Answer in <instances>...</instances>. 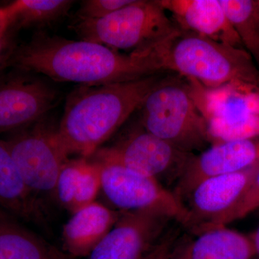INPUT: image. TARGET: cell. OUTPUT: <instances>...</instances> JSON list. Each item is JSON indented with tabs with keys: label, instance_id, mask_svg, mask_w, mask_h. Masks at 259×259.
I'll return each mask as SVG.
<instances>
[{
	"label": "cell",
	"instance_id": "obj_1",
	"mask_svg": "<svg viewBox=\"0 0 259 259\" xmlns=\"http://www.w3.org/2000/svg\"><path fill=\"white\" fill-rule=\"evenodd\" d=\"M8 67L85 86L122 82L162 72L148 56L125 55L97 42L68 40L44 32L17 47Z\"/></svg>",
	"mask_w": 259,
	"mask_h": 259
},
{
	"label": "cell",
	"instance_id": "obj_2",
	"mask_svg": "<svg viewBox=\"0 0 259 259\" xmlns=\"http://www.w3.org/2000/svg\"><path fill=\"white\" fill-rule=\"evenodd\" d=\"M162 71L130 81L79 85L66 100L57 134L68 155L93 156L156 87L169 77Z\"/></svg>",
	"mask_w": 259,
	"mask_h": 259
},
{
	"label": "cell",
	"instance_id": "obj_3",
	"mask_svg": "<svg viewBox=\"0 0 259 259\" xmlns=\"http://www.w3.org/2000/svg\"><path fill=\"white\" fill-rule=\"evenodd\" d=\"M159 71L177 73L207 88L233 81L259 87V69L244 49L179 28L156 47L141 51Z\"/></svg>",
	"mask_w": 259,
	"mask_h": 259
},
{
	"label": "cell",
	"instance_id": "obj_4",
	"mask_svg": "<svg viewBox=\"0 0 259 259\" xmlns=\"http://www.w3.org/2000/svg\"><path fill=\"white\" fill-rule=\"evenodd\" d=\"M140 124L148 132L185 152L212 146L207 120L191 97L186 81L170 76L140 107Z\"/></svg>",
	"mask_w": 259,
	"mask_h": 259
},
{
	"label": "cell",
	"instance_id": "obj_5",
	"mask_svg": "<svg viewBox=\"0 0 259 259\" xmlns=\"http://www.w3.org/2000/svg\"><path fill=\"white\" fill-rule=\"evenodd\" d=\"M71 27L81 40L131 52L151 49L179 30L159 0H134L100 20H75Z\"/></svg>",
	"mask_w": 259,
	"mask_h": 259
},
{
	"label": "cell",
	"instance_id": "obj_6",
	"mask_svg": "<svg viewBox=\"0 0 259 259\" xmlns=\"http://www.w3.org/2000/svg\"><path fill=\"white\" fill-rule=\"evenodd\" d=\"M195 153L181 151L141 125L110 147L95 152V161L110 162L152 177L175 188ZM173 188V189H174Z\"/></svg>",
	"mask_w": 259,
	"mask_h": 259
},
{
	"label": "cell",
	"instance_id": "obj_7",
	"mask_svg": "<svg viewBox=\"0 0 259 259\" xmlns=\"http://www.w3.org/2000/svg\"><path fill=\"white\" fill-rule=\"evenodd\" d=\"M95 161L101 167V190L119 212L151 211L160 213L187 229L188 212L173 191L152 177L122 165Z\"/></svg>",
	"mask_w": 259,
	"mask_h": 259
},
{
	"label": "cell",
	"instance_id": "obj_8",
	"mask_svg": "<svg viewBox=\"0 0 259 259\" xmlns=\"http://www.w3.org/2000/svg\"><path fill=\"white\" fill-rule=\"evenodd\" d=\"M31 126V125H30ZM5 140L20 176L35 197L55 196L56 182L68 155L57 129L40 120Z\"/></svg>",
	"mask_w": 259,
	"mask_h": 259
},
{
	"label": "cell",
	"instance_id": "obj_9",
	"mask_svg": "<svg viewBox=\"0 0 259 259\" xmlns=\"http://www.w3.org/2000/svg\"><path fill=\"white\" fill-rule=\"evenodd\" d=\"M0 73V134L33 125L52 109L57 91L38 74L13 68Z\"/></svg>",
	"mask_w": 259,
	"mask_h": 259
},
{
	"label": "cell",
	"instance_id": "obj_10",
	"mask_svg": "<svg viewBox=\"0 0 259 259\" xmlns=\"http://www.w3.org/2000/svg\"><path fill=\"white\" fill-rule=\"evenodd\" d=\"M259 169V163L243 171L220 175L199 182L183 203L189 215L187 229L197 233L220 226L249 187Z\"/></svg>",
	"mask_w": 259,
	"mask_h": 259
},
{
	"label": "cell",
	"instance_id": "obj_11",
	"mask_svg": "<svg viewBox=\"0 0 259 259\" xmlns=\"http://www.w3.org/2000/svg\"><path fill=\"white\" fill-rule=\"evenodd\" d=\"M174 221L151 211L120 212L118 221L89 259H142Z\"/></svg>",
	"mask_w": 259,
	"mask_h": 259
},
{
	"label": "cell",
	"instance_id": "obj_12",
	"mask_svg": "<svg viewBox=\"0 0 259 259\" xmlns=\"http://www.w3.org/2000/svg\"><path fill=\"white\" fill-rule=\"evenodd\" d=\"M259 163V139L212 145L194 154L174 193L183 202L199 182L210 177L243 171Z\"/></svg>",
	"mask_w": 259,
	"mask_h": 259
},
{
	"label": "cell",
	"instance_id": "obj_13",
	"mask_svg": "<svg viewBox=\"0 0 259 259\" xmlns=\"http://www.w3.org/2000/svg\"><path fill=\"white\" fill-rule=\"evenodd\" d=\"M191 97L207 122L233 121L259 115V87L233 81L215 88H207L185 79Z\"/></svg>",
	"mask_w": 259,
	"mask_h": 259
},
{
	"label": "cell",
	"instance_id": "obj_14",
	"mask_svg": "<svg viewBox=\"0 0 259 259\" xmlns=\"http://www.w3.org/2000/svg\"><path fill=\"white\" fill-rule=\"evenodd\" d=\"M179 28L244 49L220 0H159ZM245 50V49H244Z\"/></svg>",
	"mask_w": 259,
	"mask_h": 259
},
{
	"label": "cell",
	"instance_id": "obj_15",
	"mask_svg": "<svg viewBox=\"0 0 259 259\" xmlns=\"http://www.w3.org/2000/svg\"><path fill=\"white\" fill-rule=\"evenodd\" d=\"M250 236L227 226H214L177 238L170 259H253Z\"/></svg>",
	"mask_w": 259,
	"mask_h": 259
},
{
	"label": "cell",
	"instance_id": "obj_16",
	"mask_svg": "<svg viewBox=\"0 0 259 259\" xmlns=\"http://www.w3.org/2000/svg\"><path fill=\"white\" fill-rule=\"evenodd\" d=\"M120 212L95 202L76 211L62 232L65 249L76 257L89 255L113 228Z\"/></svg>",
	"mask_w": 259,
	"mask_h": 259
},
{
	"label": "cell",
	"instance_id": "obj_17",
	"mask_svg": "<svg viewBox=\"0 0 259 259\" xmlns=\"http://www.w3.org/2000/svg\"><path fill=\"white\" fill-rule=\"evenodd\" d=\"M0 204L26 221L40 225L44 215L38 199L20 176L6 141L0 139Z\"/></svg>",
	"mask_w": 259,
	"mask_h": 259
},
{
	"label": "cell",
	"instance_id": "obj_18",
	"mask_svg": "<svg viewBox=\"0 0 259 259\" xmlns=\"http://www.w3.org/2000/svg\"><path fill=\"white\" fill-rule=\"evenodd\" d=\"M0 259H68L55 247L0 217Z\"/></svg>",
	"mask_w": 259,
	"mask_h": 259
},
{
	"label": "cell",
	"instance_id": "obj_19",
	"mask_svg": "<svg viewBox=\"0 0 259 259\" xmlns=\"http://www.w3.org/2000/svg\"><path fill=\"white\" fill-rule=\"evenodd\" d=\"M74 1L17 0L5 7L7 16L18 30L40 28L55 23L68 14Z\"/></svg>",
	"mask_w": 259,
	"mask_h": 259
},
{
	"label": "cell",
	"instance_id": "obj_20",
	"mask_svg": "<svg viewBox=\"0 0 259 259\" xmlns=\"http://www.w3.org/2000/svg\"><path fill=\"white\" fill-rule=\"evenodd\" d=\"M243 48L259 69L258 0H220Z\"/></svg>",
	"mask_w": 259,
	"mask_h": 259
},
{
	"label": "cell",
	"instance_id": "obj_21",
	"mask_svg": "<svg viewBox=\"0 0 259 259\" xmlns=\"http://www.w3.org/2000/svg\"><path fill=\"white\" fill-rule=\"evenodd\" d=\"M101 190V167L97 161L85 158L71 212L74 213L95 202Z\"/></svg>",
	"mask_w": 259,
	"mask_h": 259
},
{
	"label": "cell",
	"instance_id": "obj_22",
	"mask_svg": "<svg viewBox=\"0 0 259 259\" xmlns=\"http://www.w3.org/2000/svg\"><path fill=\"white\" fill-rule=\"evenodd\" d=\"M85 158L68 160L61 168L56 182L55 197L59 203L71 212Z\"/></svg>",
	"mask_w": 259,
	"mask_h": 259
},
{
	"label": "cell",
	"instance_id": "obj_23",
	"mask_svg": "<svg viewBox=\"0 0 259 259\" xmlns=\"http://www.w3.org/2000/svg\"><path fill=\"white\" fill-rule=\"evenodd\" d=\"M134 0H85L76 13V20L90 21L105 18L132 3Z\"/></svg>",
	"mask_w": 259,
	"mask_h": 259
},
{
	"label": "cell",
	"instance_id": "obj_24",
	"mask_svg": "<svg viewBox=\"0 0 259 259\" xmlns=\"http://www.w3.org/2000/svg\"><path fill=\"white\" fill-rule=\"evenodd\" d=\"M259 209V169L241 200L223 220L221 226L243 219Z\"/></svg>",
	"mask_w": 259,
	"mask_h": 259
},
{
	"label": "cell",
	"instance_id": "obj_25",
	"mask_svg": "<svg viewBox=\"0 0 259 259\" xmlns=\"http://www.w3.org/2000/svg\"><path fill=\"white\" fill-rule=\"evenodd\" d=\"M16 30L8 16L0 22V73L8 67V63L16 49L14 41Z\"/></svg>",
	"mask_w": 259,
	"mask_h": 259
},
{
	"label": "cell",
	"instance_id": "obj_26",
	"mask_svg": "<svg viewBox=\"0 0 259 259\" xmlns=\"http://www.w3.org/2000/svg\"><path fill=\"white\" fill-rule=\"evenodd\" d=\"M180 234L178 228H168L142 259H170L172 248Z\"/></svg>",
	"mask_w": 259,
	"mask_h": 259
},
{
	"label": "cell",
	"instance_id": "obj_27",
	"mask_svg": "<svg viewBox=\"0 0 259 259\" xmlns=\"http://www.w3.org/2000/svg\"><path fill=\"white\" fill-rule=\"evenodd\" d=\"M250 238L253 243V249H254L255 257L259 259V224L256 229L253 232V234L250 235Z\"/></svg>",
	"mask_w": 259,
	"mask_h": 259
},
{
	"label": "cell",
	"instance_id": "obj_28",
	"mask_svg": "<svg viewBox=\"0 0 259 259\" xmlns=\"http://www.w3.org/2000/svg\"><path fill=\"white\" fill-rule=\"evenodd\" d=\"M7 18L6 11L5 7H0V22Z\"/></svg>",
	"mask_w": 259,
	"mask_h": 259
},
{
	"label": "cell",
	"instance_id": "obj_29",
	"mask_svg": "<svg viewBox=\"0 0 259 259\" xmlns=\"http://www.w3.org/2000/svg\"><path fill=\"white\" fill-rule=\"evenodd\" d=\"M258 4H259V0H258Z\"/></svg>",
	"mask_w": 259,
	"mask_h": 259
}]
</instances>
